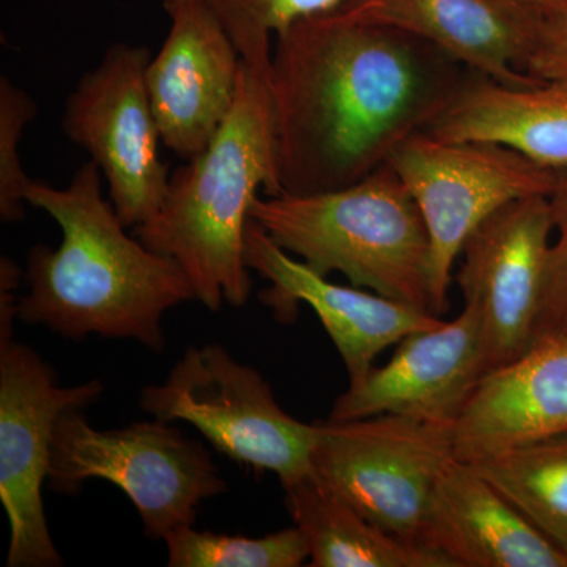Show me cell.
Returning <instances> with one entry per match:
<instances>
[{
	"label": "cell",
	"mask_w": 567,
	"mask_h": 567,
	"mask_svg": "<svg viewBox=\"0 0 567 567\" xmlns=\"http://www.w3.org/2000/svg\"><path fill=\"white\" fill-rule=\"evenodd\" d=\"M388 164L427 226L432 303L439 317L450 305L454 264L473 230L506 204L547 196L554 185V171L505 145L440 140L429 132L409 137Z\"/></svg>",
	"instance_id": "52a82bcc"
},
{
	"label": "cell",
	"mask_w": 567,
	"mask_h": 567,
	"mask_svg": "<svg viewBox=\"0 0 567 567\" xmlns=\"http://www.w3.org/2000/svg\"><path fill=\"white\" fill-rule=\"evenodd\" d=\"M286 506L303 533L312 567H451L442 555L372 524L315 475L284 484Z\"/></svg>",
	"instance_id": "d6986e66"
},
{
	"label": "cell",
	"mask_w": 567,
	"mask_h": 567,
	"mask_svg": "<svg viewBox=\"0 0 567 567\" xmlns=\"http://www.w3.org/2000/svg\"><path fill=\"white\" fill-rule=\"evenodd\" d=\"M245 259L249 270L270 282L260 300L278 320H293L300 303L315 309L344 361L350 383L363 379L388 347L443 323L439 316L404 301L328 281L284 251L252 218L246 227Z\"/></svg>",
	"instance_id": "4fadbf2b"
},
{
	"label": "cell",
	"mask_w": 567,
	"mask_h": 567,
	"mask_svg": "<svg viewBox=\"0 0 567 567\" xmlns=\"http://www.w3.org/2000/svg\"><path fill=\"white\" fill-rule=\"evenodd\" d=\"M446 141L505 145L547 169L567 167V84L506 85L475 73L427 130Z\"/></svg>",
	"instance_id": "ac0fdd59"
},
{
	"label": "cell",
	"mask_w": 567,
	"mask_h": 567,
	"mask_svg": "<svg viewBox=\"0 0 567 567\" xmlns=\"http://www.w3.org/2000/svg\"><path fill=\"white\" fill-rule=\"evenodd\" d=\"M483 375L480 316L465 306L451 322L402 339L390 363L338 395L328 420L395 415L454 424Z\"/></svg>",
	"instance_id": "5bb4252c"
},
{
	"label": "cell",
	"mask_w": 567,
	"mask_h": 567,
	"mask_svg": "<svg viewBox=\"0 0 567 567\" xmlns=\"http://www.w3.org/2000/svg\"><path fill=\"white\" fill-rule=\"evenodd\" d=\"M92 159L70 185L29 181L25 203L61 226L58 249L33 246L28 256L29 292L18 300V320L43 324L63 338L133 339L153 352L164 349L163 317L194 300L192 284L169 257L132 237Z\"/></svg>",
	"instance_id": "7a4b0ae2"
},
{
	"label": "cell",
	"mask_w": 567,
	"mask_h": 567,
	"mask_svg": "<svg viewBox=\"0 0 567 567\" xmlns=\"http://www.w3.org/2000/svg\"><path fill=\"white\" fill-rule=\"evenodd\" d=\"M270 85L282 193L346 188L427 132L476 71L420 37L339 10L275 37Z\"/></svg>",
	"instance_id": "6da1fadb"
},
{
	"label": "cell",
	"mask_w": 567,
	"mask_h": 567,
	"mask_svg": "<svg viewBox=\"0 0 567 567\" xmlns=\"http://www.w3.org/2000/svg\"><path fill=\"white\" fill-rule=\"evenodd\" d=\"M567 434V331L537 339L477 382L454 423V457L476 464L511 447Z\"/></svg>",
	"instance_id": "e0dca14e"
},
{
	"label": "cell",
	"mask_w": 567,
	"mask_h": 567,
	"mask_svg": "<svg viewBox=\"0 0 567 567\" xmlns=\"http://www.w3.org/2000/svg\"><path fill=\"white\" fill-rule=\"evenodd\" d=\"M270 63L241 59L229 117L203 153L171 174L158 213L134 227L142 244L182 268L194 300L213 312L248 301L245 235L251 208L259 193L282 194Z\"/></svg>",
	"instance_id": "3957f363"
},
{
	"label": "cell",
	"mask_w": 567,
	"mask_h": 567,
	"mask_svg": "<svg viewBox=\"0 0 567 567\" xmlns=\"http://www.w3.org/2000/svg\"><path fill=\"white\" fill-rule=\"evenodd\" d=\"M0 330V502L10 524L9 567H58L43 491L52 434L63 412L84 410L102 395L100 380L61 386L32 347Z\"/></svg>",
	"instance_id": "9c48e42d"
},
{
	"label": "cell",
	"mask_w": 567,
	"mask_h": 567,
	"mask_svg": "<svg viewBox=\"0 0 567 567\" xmlns=\"http://www.w3.org/2000/svg\"><path fill=\"white\" fill-rule=\"evenodd\" d=\"M532 2L543 11H550L557 9L566 0H532Z\"/></svg>",
	"instance_id": "484cf974"
},
{
	"label": "cell",
	"mask_w": 567,
	"mask_h": 567,
	"mask_svg": "<svg viewBox=\"0 0 567 567\" xmlns=\"http://www.w3.org/2000/svg\"><path fill=\"white\" fill-rule=\"evenodd\" d=\"M563 548H565V550L567 551V546H566V547H563Z\"/></svg>",
	"instance_id": "4316f807"
},
{
	"label": "cell",
	"mask_w": 567,
	"mask_h": 567,
	"mask_svg": "<svg viewBox=\"0 0 567 567\" xmlns=\"http://www.w3.org/2000/svg\"><path fill=\"white\" fill-rule=\"evenodd\" d=\"M524 71L536 80L567 84V0L557 9L544 11Z\"/></svg>",
	"instance_id": "d4e9b609"
},
{
	"label": "cell",
	"mask_w": 567,
	"mask_h": 567,
	"mask_svg": "<svg viewBox=\"0 0 567 567\" xmlns=\"http://www.w3.org/2000/svg\"><path fill=\"white\" fill-rule=\"evenodd\" d=\"M336 10L413 33L502 84L540 82L524 71L544 13L532 0H346Z\"/></svg>",
	"instance_id": "9a60e30c"
},
{
	"label": "cell",
	"mask_w": 567,
	"mask_h": 567,
	"mask_svg": "<svg viewBox=\"0 0 567 567\" xmlns=\"http://www.w3.org/2000/svg\"><path fill=\"white\" fill-rule=\"evenodd\" d=\"M164 543L171 567H298L309 559L308 543L295 525L264 537L216 535L189 525Z\"/></svg>",
	"instance_id": "44dd1931"
},
{
	"label": "cell",
	"mask_w": 567,
	"mask_h": 567,
	"mask_svg": "<svg viewBox=\"0 0 567 567\" xmlns=\"http://www.w3.org/2000/svg\"><path fill=\"white\" fill-rule=\"evenodd\" d=\"M472 465L544 535L567 546V434L524 443Z\"/></svg>",
	"instance_id": "ffe728a7"
},
{
	"label": "cell",
	"mask_w": 567,
	"mask_h": 567,
	"mask_svg": "<svg viewBox=\"0 0 567 567\" xmlns=\"http://www.w3.org/2000/svg\"><path fill=\"white\" fill-rule=\"evenodd\" d=\"M246 62L268 65L271 39L293 22L339 9L346 0H208Z\"/></svg>",
	"instance_id": "7402d4cb"
},
{
	"label": "cell",
	"mask_w": 567,
	"mask_h": 567,
	"mask_svg": "<svg viewBox=\"0 0 567 567\" xmlns=\"http://www.w3.org/2000/svg\"><path fill=\"white\" fill-rule=\"evenodd\" d=\"M169 32L148 62V95L164 147L203 153L233 111L241 54L208 0H163Z\"/></svg>",
	"instance_id": "7c38bea8"
},
{
	"label": "cell",
	"mask_w": 567,
	"mask_h": 567,
	"mask_svg": "<svg viewBox=\"0 0 567 567\" xmlns=\"http://www.w3.org/2000/svg\"><path fill=\"white\" fill-rule=\"evenodd\" d=\"M251 218L317 274L434 315L427 226L390 164L334 192L257 197Z\"/></svg>",
	"instance_id": "277c9868"
},
{
	"label": "cell",
	"mask_w": 567,
	"mask_h": 567,
	"mask_svg": "<svg viewBox=\"0 0 567 567\" xmlns=\"http://www.w3.org/2000/svg\"><path fill=\"white\" fill-rule=\"evenodd\" d=\"M551 240L547 196L506 204L466 238L456 281L480 316L484 375L535 344Z\"/></svg>",
	"instance_id": "8fae6325"
},
{
	"label": "cell",
	"mask_w": 567,
	"mask_h": 567,
	"mask_svg": "<svg viewBox=\"0 0 567 567\" xmlns=\"http://www.w3.org/2000/svg\"><path fill=\"white\" fill-rule=\"evenodd\" d=\"M454 424L395 415L315 423L312 473L391 535L417 544Z\"/></svg>",
	"instance_id": "ba28073f"
},
{
	"label": "cell",
	"mask_w": 567,
	"mask_h": 567,
	"mask_svg": "<svg viewBox=\"0 0 567 567\" xmlns=\"http://www.w3.org/2000/svg\"><path fill=\"white\" fill-rule=\"evenodd\" d=\"M547 199L554 240L548 252L535 342L544 336L567 331V167L554 171V185Z\"/></svg>",
	"instance_id": "cb8c5ba5"
},
{
	"label": "cell",
	"mask_w": 567,
	"mask_h": 567,
	"mask_svg": "<svg viewBox=\"0 0 567 567\" xmlns=\"http://www.w3.org/2000/svg\"><path fill=\"white\" fill-rule=\"evenodd\" d=\"M89 480L121 488L136 507L145 536L162 540L194 525L205 499L227 492L210 453L177 425L155 417L99 431L81 409L66 410L52 434L48 486L74 495Z\"/></svg>",
	"instance_id": "5b68a950"
},
{
	"label": "cell",
	"mask_w": 567,
	"mask_h": 567,
	"mask_svg": "<svg viewBox=\"0 0 567 567\" xmlns=\"http://www.w3.org/2000/svg\"><path fill=\"white\" fill-rule=\"evenodd\" d=\"M141 409L156 420L183 421L216 451L281 486L312 472L315 423L284 412L270 383L219 344L188 347L164 382L141 391Z\"/></svg>",
	"instance_id": "8992f818"
},
{
	"label": "cell",
	"mask_w": 567,
	"mask_h": 567,
	"mask_svg": "<svg viewBox=\"0 0 567 567\" xmlns=\"http://www.w3.org/2000/svg\"><path fill=\"white\" fill-rule=\"evenodd\" d=\"M32 96L17 87L7 76L0 78V219H24V188L31 181L22 167L20 145L25 125L35 117Z\"/></svg>",
	"instance_id": "603a6c76"
},
{
	"label": "cell",
	"mask_w": 567,
	"mask_h": 567,
	"mask_svg": "<svg viewBox=\"0 0 567 567\" xmlns=\"http://www.w3.org/2000/svg\"><path fill=\"white\" fill-rule=\"evenodd\" d=\"M417 544L451 567H567L565 548L456 457L436 480Z\"/></svg>",
	"instance_id": "2e32d148"
},
{
	"label": "cell",
	"mask_w": 567,
	"mask_h": 567,
	"mask_svg": "<svg viewBox=\"0 0 567 567\" xmlns=\"http://www.w3.org/2000/svg\"><path fill=\"white\" fill-rule=\"evenodd\" d=\"M152 54L141 44H112L66 100L63 132L91 155L110 188V200L125 227L158 213L171 169L159 156L163 144L148 95Z\"/></svg>",
	"instance_id": "30bf717a"
}]
</instances>
